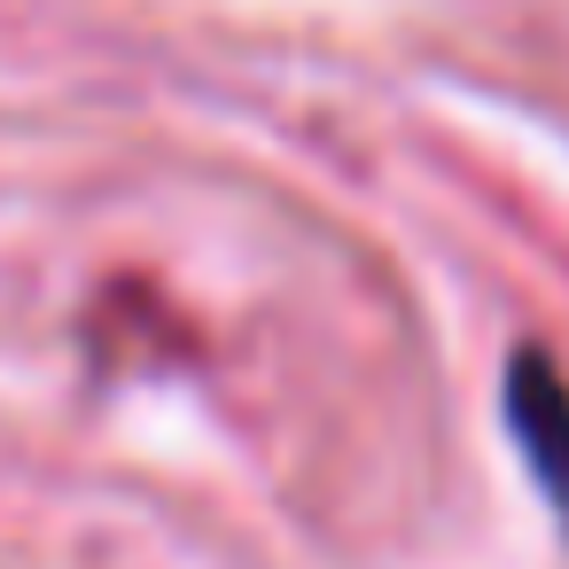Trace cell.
Returning <instances> with one entry per match:
<instances>
[{
	"mask_svg": "<svg viewBox=\"0 0 569 569\" xmlns=\"http://www.w3.org/2000/svg\"><path fill=\"white\" fill-rule=\"evenodd\" d=\"M507 421H515L522 460L538 468L546 499L569 515V382H561V367H546L538 351H522L515 375H507Z\"/></svg>",
	"mask_w": 569,
	"mask_h": 569,
	"instance_id": "1",
	"label": "cell"
}]
</instances>
